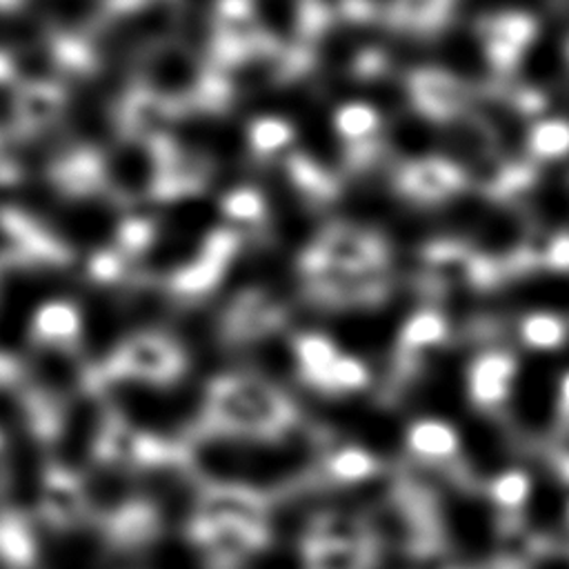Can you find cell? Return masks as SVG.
I'll return each instance as SVG.
<instances>
[{"label": "cell", "mask_w": 569, "mask_h": 569, "mask_svg": "<svg viewBox=\"0 0 569 569\" xmlns=\"http://www.w3.org/2000/svg\"><path fill=\"white\" fill-rule=\"evenodd\" d=\"M533 31H536L533 20L522 13L498 16L489 24L487 49L491 58H496L500 64H507L522 51V47L531 40Z\"/></svg>", "instance_id": "cell-1"}, {"label": "cell", "mask_w": 569, "mask_h": 569, "mask_svg": "<svg viewBox=\"0 0 569 569\" xmlns=\"http://www.w3.org/2000/svg\"><path fill=\"white\" fill-rule=\"evenodd\" d=\"M460 184L456 167L442 160H429L413 164L405 176V187L418 198H440L451 193Z\"/></svg>", "instance_id": "cell-2"}, {"label": "cell", "mask_w": 569, "mask_h": 569, "mask_svg": "<svg viewBox=\"0 0 569 569\" xmlns=\"http://www.w3.org/2000/svg\"><path fill=\"white\" fill-rule=\"evenodd\" d=\"M380 118L378 111L365 102L342 104L333 116V127L351 144H360L369 140L378 131Z\"/></svg>", "instance_id": "cell-3"}, {"label": "cell", "mask_w": 569, "mask_h": 569, "mask_svg": "<svg viewBox=\"0 0 569 569\" xmlns=\"http://www.w3.org/2000/svg\"><path fill=\"white\" fill-rule=\"evenodd\" d=\"M529 147L533 156L542 160L562 158L569 153V122L565 120H542L533 124L529 133Z\"/></svg>", "instance_id": "cell-4"}, {"label": "cell", "mask_w": 569, "mask_h": 569, "mask_svg": "<svg viewBox=\"0 0 569 569\" xmlns=\"http://www.w3.org/2000/svg\"><path fill=\"white\" fill-rule=\"evenodd\" d=\"M418 100L436 113H449L460 100V89L449 78H422L418 84Z\"/></svg>", "instance_id": "cell-5"}, {"label": "cell", "mask_w": 569, "mask_h": 569, "mask_svg": "<svg viewBox=\"0 0 569 569\" xmlns=\"http://www.w3.org/2000/svg\"><path fill=\"white\" fill-rule=\"evenodd\" d=\"M520 331L533 347H553L565 338V322L553 313H531L525 318Z\"/></svg>", "instance_id": "cell-6"}, {"label": "cell", "mask_w": 569, "mask_h": 569, "mask_svg": "<svg viewBox=\"0 0 569 569\" xmlns=\"http://www.w3.org/2000/svg\"><path fill=\"white\" fill-rule=\"evenodd\" d=\"M511 362L502 356H487L476 365L473 371V385L482 396H493L502 391L505 380L509 378Z\"/></svg>", "instance_id": "cell-7"}, {"label": "cell", "mask_w": 569, "mask_h": 569, "mask_svg": "<svg viewBox=\"0 0 569 569\" xmlns=\"http://www.w3.org/2000/svg\"><path fill=\"white\" fill-rule=\"evenodd\" d=\"M251 140L256 144V149H260L264 153H271V151H278V149H282L291 142V127L284 120L264 118V120H258L253 124Z\"/></svg>", "instance_id": "cell-8"}, {"label": "cell", "mask_w": 569, "mask_h": 569, "mask_svg": "<svg viewBox=\"0 0 569 569\" xmlns=\"http://www.w3.org/2000/svg\"><path fill=\"white\" fill-rule=\"evenodd\" d=\"M442 333H445L442 318L433 311H420L407 322L402 336L409 345H429L440 340Z\"/></svg>", "instance_id": "cell-9"}, {"label": "cell", "mask_w": 569, "mask_h": 569, "mask_svg": "<svg viewBox=\"0 0 569 569\" xmlns=\"http://www.w3.org/2000/svg\"><path fill=\"white\" fill-rule=\"evenodd\" d=\"M449 0H400V13L413 22H431L438 20Z\"/></svg>", "instance_id": "cell-10"}, {"label": "cell", "mask_w": 569, "mask_h": 569, "mask_svg": "<svg viewBox=\"0 0 569 569\" xmlns=\"http://www.w3.org/2000/svg\"><path fill=\"white\" fill-rule=\"evenodd\" d=\"M302 358H305L307 367L316 369V371L336 362L331 345L327 340H322V338H305V342H302Z\"/></svg>", "instance_id": "cell-11"}, {"label": "cell", "mask_w": 569, "mask_h": 569, "mask_svg": "<svg viewBox=\"0 0 569 569\" xmlns=\"http://www.w3.org/2000/svg\"><path fill=\"white\" fill-rule=\"evenodd\" d=\"M542 260L553 269H569V236L553 238L545 249Z\"/></svg>", "instance_id": "cell-12"}, {"label": "cell", "mask_w": 569, "mask_h": 569, "mask_svg": "<svg viewBox=\"0 0 569 569\" xmlns=\"http://www.w3.org/2000/svg\"><path fill=\"white\" fill-rule=\"evenodd\" d=\"M233 211L238 216H247V218H253L258 211H260V202L256 196L251 193H242L238 198H233Z\"/></svg>", "instance_id": "cell-13"}, {"label": "cell", "mask_w": 569, "mask_h": 569, "mask_svg": "<svg viewBox=\"0 0 569 569\" xmlns=\"http://www.w3.org/2000/svg\"><path fill=\"white\" fill-rule=\"evenodd\" d=\"M565 393H567V398H569V378L565 380Z\"/></svg>", "instance_id": "cell-14"}]
</instances>
